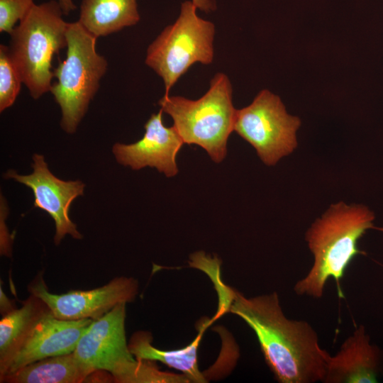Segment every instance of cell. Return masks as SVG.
Instances as JSON below:
<instances>
[{"mask_svg": "<svg viewBox=\"0 0 383 383\" xmlns=\"http://www.w3.org/2000/svg\"><path fill=\"white\" fill-rule=\"evenodd\" d=\"M126 303L116 305L93 320L80 337L74 354L84 366L112 374L114 382L127 383L138 365L131 353L125 330Z\"/></svg>", "mask_w": 383, "mask_h": 383, "instance_id": "obj_8", "label": "cell"}, {"mask_svg": "<svg viewBox=\"0 0 383 383\" xmlns=\"http://www.w3.org/2000/svg\"><path fill=\"white\" fill-rule=\"evenodd\" d=\"M140 20L138 0H82L78 21L98 38L135 26Z\"/></svg>", "mask_w": 383, "mask_h": 383, "instance_id": "obj_16", "label": "cell"}, {"mask_svg": "<svg viewBox=\"0 0 383 383\" xmlns=\"http://www.w3.org/2000/svg\"><path fill=\"white\" fill-rule=\"evenodd\" d=\"M197 9L204 12H211L216 9V5L214 0H192Z\"/></svg>", "mask_w": 383, "mask_h": 383, "instance_id": "obj_21", "label": "cell"}, {"mask_svg": "<svg viewBox=\"0 0 383 383\" xmlns=\"http://www.w3.org/2000/svg\"><path fill=\"white\" fill-rule=\"evenodd\" d=\"M162 113L160 109L151 115L144 126L143 138L137 142L113 145L112 150L118 163L133 170L155 167L168 177L177 174L176 157L184 143L173 126H165Z\"/></svg>", "mask_w": 383, "mask_h": 383, "instance_id": "obj_11", "label": "cell"}, {"mask_svg": "<svg viewBox=\"0 0 383 383\" xmlns=\"http://www.w3.org/2000/svg\"><path fill=\"white\" fill-rule=\"evenodd\" d=\"M94 371L82 365L74 352L45 357L0 378L6 383H80Z\"/></svg>", "mask_w": 383, "mask_h": 383, "instance_id": "obj_17", "label": "cell"}, {"mask_svg": "<svg viewBox=\"0 0 383 383\" xmlns=\"http://www.w3.org/2000/svg\"><path fill=\"white\" fill-rule=\"evenodd\" d=\"M233 88L228 77L216 73L209 90L199 99L164 95L158 101L163 113L170 115L173 126L184 143L204 148L216 163L227 152V142L234 131L236 111L232 101Z\"/></svg>", "mask_w": 383, "mask_h": 383, "instance_id": "obj_3", "label": "cell"}, {"mask_svg": "<svg viewBox=\"0 0 383 383\" xmlns=\"http://www.w3.org/2000/svg\"><path fill=\"white\" fill-rule=\"evenodd\" d=\"M383 374V350L372 343L363 325L355 328L338 353L326 357L323 383H375Z\"/></svg>", "mask_w": 383, "mask_h": 383, "instance_id": "obj_12", "label": "cell"}, {"mask_svg": "<svg viewBox=\"0 0 383 383\" xmlns=\"http://www.w3.org/2000/svg\"><path fill=\"white\" fill-rule=\"evenodd\" d=\"M211 323L202 324L198 335L186 347L172 350H160L152 345L151 333L138 331L134 333L128 341V348L136 360L159 361L168 367L179 370L190 382H207L198 365V349L204 333Z\"/></svg>", "mask_w": 383, "mask_h": 383, "instance_id": "obj_14", "label": "cell"}, {"mask_svg": "<svg viewBox=\"0 0 383 383\" xmlns=\"http://www.w3.org/2000/svg\"><path fill=\"white\" fill-rule=\"evenodd\" d=\"M197 9L192 1H184L174 23L147 49L145 62L163 80L165 96L194 64L209 65L213 60L215 26L199 17Z\"/></svg>", "mask_w": 383, "mask_h": 383, "instance_id": "obj_6", "label": "cell"}, {"mask_svg": "<svg viewBox=\"0 0 383 383\" xmlns=\"http://www.w3.org/2000/svg\"><path fill=\"white\" fill-rule=\"evenodd\" d=\"M21 74L10 54L9 46L0 45V111L11 106L21 91Z\"/></svg>", "mask_w": 383, "mask_h": 383, "instance_id": "obj_18", "label": "cell"}, {"mask_svg": "<svg viewBox=\"0 0 383 383\" xmlns=\"http://www.w3.org/2000/svg\"><path fill=\"white\" fill-rule=\"evenodd\" d=\"M92 319L63 320L52 312L35 326L2 377L39 360L73 353Z\"/></svg>", "mask_w": 383, "mask_h": 383, "instance_id": "obj_13", "label": "cell"}, {"mask_svg": "<svg viewBox=\"0 0 383 383\" xmlns=\"http://www.w3.org/2000/svg\"><path fill=\"white\" fill-rule=\"evenodd\" d=\"M63 15L56 0L35 4L10 34L11 56L34 99L50 91L52 57L67 47Z\"/></svg>", "mask_w": 383, "mask_h": 383, "instance_id": "obj_4", "label": "cell"}, {"mask_svg": "<svg viewBox=\"0 0 383 383\" xmlns=\"http://www.w3.org/2000/svg\"><path fill=\"white\" fill-rule=\"evenodd\" d=\"M28 291L41 299L60 319L96 320L118 304L133 301L138 292V282L133 277H119L95 289L57 294L48 290L40 272L28 285Z\"/></svg>", "mask_w": 383, "mask_h": 383, "instance_id": "obj_9", "label": "cell"}, {"mask_svg": "<svg viewBox=\"0 0 383 383\" xmlns=\"http://www.w3.org/2000/svg\"><path fill=\"white\" fill-rule=\"evenodd\" d=\"M374 213L362 204L338 202L317 218L305 234V240L313 255V264L307 274L294 287L299 296L315 299L323 295L326 282L333 278L342 296L340 282L345 272L357 255H365L357 246L359 240L369 229L383 232L374 224Z\"/></svg>", "mask_w": 383, "mask_h": 383, "instance_id": "obj_2", "label": "cell"}, {"mask_svg": "<svg viewBox=\"0 0 383 383\" xmlns=\"http://www.w3.org/2000/svg\"><path fill=\"white\" fill-rule=\"evenodd\" d=\"M35 4L34 0H0V32L10 35Z\"/></svg>", "mask_w": 383, "mask_h": 383, "instance_id": "obj_19", "label": "cell"}, {"mask_svg": "<svg viewBox=\"0 0 383 383\" xmlns=\"http://www.w3.org/2000/svg\"><path fill=\"white\" fill-rule=\"evenodd\" d=\"M33 160L31 174L22 175L9 170L4 174V178L13 179L33 190L34 206L45 211L55 221L56 245L67 234L75 239L82 238L69 218L68 211L72 201L83 195L84 184L79 180L64 181L56 177L49 170L43 155L35 154Z\"/></svg>", "mask_w": 383, "mask_h": 383, "instance_id": "obj_10", "label": "cell"}, {"mask_svg": "<svg viewBox=\"0 0 383 383\" xmlns=\"http://www.w3.org/2000/svg\"><path fill=\"white\" fill-rule=\"evenodd\" d=\"M300 126L299 118L287 112L277 95L262 89L250 105L237 110L234 131L271 166L295 150Z\"/></svg>", "mask_w": 383, "mask_h": 383, "instance_id": "obj_7", "label": "cell"}, {"mask_svg": "<svg viewBox=\"0 0 383 383\" xmlns=\"http://www.w3.org/2000/svg\"><path fill=\"white\" fill-rule=\"evenodd\" d=\"M62 8L64 15H69L76 9L73 0H57Z\"/></svg>", "mask_w": 383, "mask_h": 383, "instance_id": "obj_22", "label": "cell"}, {"mask_svg": "<svg viewBox=\"0 0 383 383\" xmlns=\"http://www.w3.org/2000/svg\"><path fill=\"white\" fill-rule=\"evenodd\" d=\"M16 309L13 300L9 299L4 292L1 287L0 288V311L4 316Z\"/></svg>", "mask_w": 383, "mask_h": 383, "instance_id": "obj_20", "label": "cell"}, {"mask_svg": "<svg viewBox=\"0 0 383 383\" xmlns=\"http://www.w3.org/2000/svg\"><path fill=\"white\" fill-rule=\"evenodd\" d=\"M226 291L224 299L231 300L227 310L241 318L255 332L265 360L277 382H323L329 353L321 348L318 334L309 323L289 319L276 292L247 298L229 287Z\"/></svg>", "mask_w": 383, "mask_h": 383, "instance_id": "obj_1", "label": "cell"}, {"mask_svg": "<svg viewBox=\"0 0 383 383\" xmlns=\"http://www.w3.org/2000/svg\"><path fill=\"white\" fill-rule=\"evenodd\" d=\"M22 306L2 316L0 321V377L37 323L51 311L39 297L30 294Z\"/></svg>", "mask_w": 383, "mask_h": 383, "instance_id": "obj_15", "label": "cell"}, {"mask_svg": "<svg viewBox=\"0 0 383 383\" xmlns=\"http://www.w3.org/2000/svg\"><path fill=\"white\" fill-rule=\"evenodd\" d=\"M66 38V57L53 70L57 82L50 92L62 111V128L73 133L99 89L108 62L96 51L97 38L78 21L68 23Z\"/></svg>", "mask_w": 383, "mask_h": 383, "instance_id": "obj_5", "label": "cell"}]
</instances>
